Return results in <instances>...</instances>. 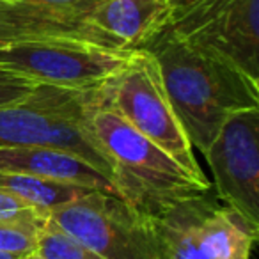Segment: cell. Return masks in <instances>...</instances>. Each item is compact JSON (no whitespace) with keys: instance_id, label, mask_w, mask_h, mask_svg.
Wrapping results in <instances>:
<instances>
[{"instance_id":"obj_1","label":"cell","mask_w":259,"mask_h":259,"mask_svg":"<svg viewBox=\"0 0 259 259\" xmlns=\"http://www.w3.org/2000/svg\"><path fill=\"white\" fill-rule=\"evenodd\" d=\"M144 50L158 62L170 105L202 155L231 115L259 108V80L224 55L181 39L170 27Z\"/></svg>"},{"instance_id":"obj_2","label":"cell","mask_w":259,"mask_h":259,"mask_svg":"<svg viewBox=\"0 0 259 259\" xmlns=\"http://www.w3.org/2000/svg\"><path fill=\"white\" fill-rule=\"evenodd\" d=\"M85 128L110 160L115 195L151 219L211 188V183L195 180L117 112L98 101L94 93L87 105Z\"/></svg>"},{"instance_id":"obj_3","label":"cell","mask_w":259,"mask_h":259,"mask_svg":"<svg viewBox=\"0 0 259 259\" xmlns=\"http://www.w3.org/2000/svg\"><path fill=\"white\" fill-rule=\"evenodd\" d=\"M94 94L98 101L117 112L132 128L165 151L195 180L209 183L170 105L158 62L148 50H132L124 66Z\"/></svg>"},{"instance_id":"obj_4","label":"cell","mask_w":259,"mask_h":259,"mask_svg":"<svg viewBox=\"0 0 259 259\" xmlns=\"http://www.w3.org/2000/svg\"><path fill=\"white\" fill-rule=\"evenodd\" d=\"M93 93L41 83L27 103L0 108V148L43 146L62 149L89 162L112 181L110 160L85 128V112Z\"/></svg>"},{"instance_id":"obj_5","label":"cell","mask_w":259,"mask_h":259,"mask_svg":"<svg viewBox=\"0 0 259 259\" xmlns=\"http://www.w3.org/2000/svg\"><path fill=\"white\" fill-rule=\"evenodd\" d=\"M132 50L82 39H29L0 45V69L36 83L93 93L124 66Z\"/></svg>"},{"instance_id":"obj_6","label":"cell","mask_w":259,"mask_h":259,"mask_svg":"<svg viewBox=\"0 0 259 259\" xmlns=\"http://www.w3.org/2000/svg\"><path fill=\"white\" fill-rule=\"evenodd\" d=\"M50 219L103 259H162L153 219L112 192H91Z\"/></svg>"},{"instance_id":"obj_7","label":"cell","mask_w":259,"mask_h":259,"mask_svg":"<svg viewBox=\"0 0 259 259\" xmlns=\"http://www.w3.org/2000/svg\"><path fill=\"white\" fill-rule=\"evenodd\" d=\"M169 27L259 80V0H170Z\"/></svg>"},{"instance_id":"obj_8","label":"cell","mask_w":259,"mask_h":259,"mask_svg":"<svg viewBox=\"0 0 259 259\" xmlns=\"http://www.w3.org/2000/svg\"><path fill=\"white\" fill-rule=\"evenodd\" d=\"M204 156L224 204L259 226V108L231 115Z\"/></svg>"},{"instance_id":"obj_9","label":"cell","mask_w":259,"mask_h":259,"mask_svg":"<svg viewBox=\"0 0 259 259\" xmlns=\"http://www.w3.org/2000/svg\"><path fill=\"white\" fill-rule=\"evenodd\" d=\"M170 15V0H100L89 23L124 50H137L169 27Z\"/></svg>"},{"instance_id":"obj_10","label":"cell","mask_w":259,"mask_h":259,"mask_svg":"<svg viewBox=\"0 0 259 259\" xmlns=\"http://www.w3.org/2000/svg\"><path fill=\"white\" fill-rule=\"evenodd\" d=\"M259 226L211 197V188L199 199L195 236L208 259H250Z\"/></svg>"},{"instance_id":"obj_11","label":"cell","mask_w":259,"mask_h":259,"mask_svg":"<svg viewBox=\"0 0 259 259\" xmlns=\"http://www.w3.org/2000/svg\"><path fill=\"white\" fill-rule=\"evenodd\" d=\"M0 172L30 174L115 194L114 185L103 172L80 156L62 149L43 146L0 148Z\"/></svg>"},{"instance_id":"obj_12","label":"cell","mask_w":259,"mask_h":259,"mask_svg":"<svg viewBox=\"0 0 259 259\" xmlns=\"http://www.w3.org/2000/svg\"><path fill=\"white\" fill-rule=\"evenodd\" d=\"M199 199L201 194L183 199L153 219L162 259H208L195 236Z\"/></svg>"},{"instance_id":"obj_13","label":"cell","mask_w":259,"mask_h":259,"mask_svg":"<svg viewBox=\"0 0 259 259\" xmlns=\"http://www.w3.org/2000/svg\"><path fill=\"white\" fill-rule=\"evenodd\" d=\"M0 187L8 188L9 192L16 194L36 208L43 209L48 215L54 209L62 208L94 192L93 188L80 187V185L18 172H0Z\"/></svg>"},{"instance_id":"obj_14","label":"cell","mask_w":259,"mask_h":259,"mask_svg":"<svg viewBox=\"0 0 259 259\" xmlns=\"http://www.w3.org/2000/svg\"><path fill=\"white\" fill-rule=\"evenodd\" d=\"M37 254L43 259H103L78 240L62 231L52 219L37 233Z\"/></svg>"},{"instance_id":"obj_15","label":"cell","mask_w":259,"mask_h":259,"mask_svg":"<svg viewBox=\"0 0 259 259\" xmlns=\"http://www.w3.org/2000/svg\"><path fill=\"white\" fill-rule=\"evenodd\" d=\"M41 226L25 222L0 224V252L27 257L37 250V233Z\"/></svg>"},{"instance_id":"obj_16","label":"cell","mask_w":259,"mask_h":259,"mask_svg":"<svg viewBox=\"0 0 259 259\" xmlns=\"http://www.w3.org/2000/svg\"><path fill=\"white\" fill-rule=\"evenodd\" d=\"M50 219L48 213L36 208L30 202L23 201L16 194L9 192L8 188L0 187V224L25 222L34 226H43Z\"/></svg>"},{"instance_id":"obj_17","label":"cell","mask_w":259,"mask_h":259,"mask_svg":"<svg viewBox=\"0 0 259 259\" xmlns=\"http://www.w3.org/2000/svg\"><path fill=\"white\" fill-rule=\"evenodd\" d=\"M41 83L16 75L8 69H0V108L20 107L27 103Z\"/></svg>"},{"instance_id":"obj_18","label":"cell","mask_w":259,"mask_h":259,"mask_svg":"<svg viewBox=\"0 0 259 259\" xmlns=\"http://www.w3.org/2000/svg\"><path fill=\"white\" fill-rule=\"evenodd\" d=\"M22 2H32V4H50L61 6V8H76V9H94L100 0H22Z\"/></svg>"},{"instance_id":"obj_19","label":"cell","mask_w":259,"mask_h":259,"mask_svg":"<svg viewBox=\"0 0 259 259\" xmlns=\"http://www.w3.org/2000/svg\"><path fill=\"white\" fill-rule=\"evenodd\" d=\"M0 259H23V257H18V255H13V254H6V252H0Z\"/></svg>"},{"instance_id":"obj_20","label":"cell","mask_w":259,"mask_h":259,"mask_svg":"<svg viewBox=\"0 0 259 259\" xmlns=\"http://www.w3.org/2000/svg\"><path fill=\"white\" fill-rule=\"evenodd\" d=\"M23 259H43V257H41V255H39V254H37V252H34V254L27 255V257H23Z\"/></svg>"},{"instance_id":"obj_21","label":"cell","mask_w":259,"mask_h":259,"mask_svg":"<svg viewBox=\"0 0 259 259\" xmlns=\"http://www.w3.org/2000/svg\"><path fill=\"white\" fill-rule=\"evenodd\" d=\"M0 2H11V0H0Z\"/></svg>"}]
</instances>
